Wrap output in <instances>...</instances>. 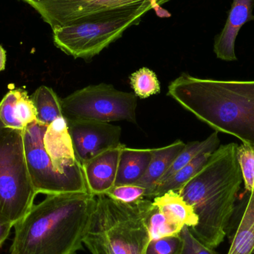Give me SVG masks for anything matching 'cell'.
Masks as SVG:
<instances>
[{"instance_id": "obj_1", "label": "cell", "mask_w": 254, "mask_h": 254, "mask_svg": "<svg viewBox=\"0 0 254 254\" xmlns=\"http://www.w3.org/2000/svg\"><path fill=\"white\" fill-rule=\"evenodd\" d=\"M95 204L89 192L48 195L13 226L10 254H76L83 249Z\"/></svg>"}, {"instance_id": "obj_2", "label": "cell", "mask_w": 254, "mask_h": 254, "mask_svg": "<svg viewBox=\"0 0 254 254\" xmlns=\"http://www.w3.org/2000/svg\"><path fill=\"white\" fill-rule=\"evenodd\" d=\"M237 147L236 143L219 146L202 168L177 191L198 216V224L190 230L210 249L220 246L226 237L243 184Z\"/></svg>"}, {"instance_id": "obj_3", "label": "cell", "mask_w": 254, "mask_h": 254, "mask_svg": "<svg viewBox=\"0 0 254 254\" xmlns=\"http://www.w3.org/2000/svg\"><path fill=\"white\" fill-rule=\"evenodd\" d=\"M167 95L216 131L254 146V80H219L182 73Z\"/></svg>"}, {"instance_id": "obj_4", "label": "cell", "mask_w": 254, "mask_h": 254, "mask_svg": "<svg viewBox=\"0 0 254 254\" xmlns=\"http://www.w3.org/2000/svg\"><path fill=\"white\" fill-rule=\"evenodd\" d=\"M158 8L152 0H140L81 16L53 29L54 43L76 59H91L121 38L127 28L139 24L143 14Z\"/></svg>"}, {"instance_id": "obj_5", "label": "cell", "mask_w": 254, "mask_h": 254, "mask_svg": "<svg viewBox=\"0 0 254 254\" xmlns=\"http://www.w3.org/2000/svg\"><path fill=\"white\" fill-rule=\"evenodd\" d=\"M151 199L131 204L108 195H96L95 204L84 240L102 246L110 254H145L150 241L144 220Z\"/></svg>"}, {"instance_id": "obj_6", "label": "cell", "mask_w": 254, "mask_h": 254, "mask_svg": "<svg viewBox=\"0 0 254 254\" xmlns=\"http://www.w3.org/2000/svg\"><path fill=\"white\" fill-rule=\"evenodd\" d=\"M37 193L27 164L23 130L0 120V219L14 226L34 205Z\"/></svg>"}, {"instance_id": "obj_7", "label": "cell", "mask_w": 254, "mask_h": 254, "mask_svg": "<svg viewBox=\"0 0 254 254\" xmlns=\"http://www.w3.org/2000/svg\"><path fill=\"white\" fill-rule=\"evenodd\" d=\"M137 97L118 90L113 85L100 83L75 91L61 99L66 120L136 123Z\"/></svg>"}, {"instance_id": "obj_8", "label": "cell", "mask_w": 254, "mask_h": 254, "mask_svg": "<svg viewBox=\"0 0 254 254\" xmlns=\"http://www.w3.org/2000/svg\"><path fill=\"white\" fill-rule=\"evenodd\" d=\"M47 127L34 122L23 130L28 170L37 194L89 192L84 175L61 174L54 168L43 144Z\"/></svg>"}, {"instance_id": "obj_9", "label": "cell", "mask_w": 254, "mask_h": 254, "mask_svg": "<svg viewBox=\"0 0 254 254\" xmlns=\"http://www.w3.org/2000/svg\"><path fill=\"white\" fill-rule=\"evenodd\" d=\"M66 122L76 158L81 165L107 149L121 144L122 129L119 126L95 121Z\"/></svg>"}, {"instance_id": "obj_10", "label": "cell", "mask_w": 254, "mask_h": 254, "mask_svg": "<svg viewBox=\"0 0 254 254\" xmlns=\"http://www.w3.org/2000/svg\"><path fill=\"white\" fill-rule=\"evenodd\" d=\"M140 0H45L34 6L52 30L77 18L117 8ZM161 7L170 0H152Z\"/></svg>"}, {"instance_id": "obj_11", "label": "cell", "mask_w": 254, "mask_h": 254, "mask_svg": "<svg viewBox=\"0 0 254 254\" xmlns=\"http://www.w3.org/2000/svg\"><path fill=\"white\" fill-rule=\"evenodd\" d=\"M43 144L57 172L61 174H83L82 165L74 153L65 118H59L47 127Z\"/></svg>"}, {"instance_id": "obj_12", "label": "cell", "mask_w": 254, "mask_h": 254, "mask_svg": "<svg viewBox=\"0 0 254 254\" xmlns=\"http://www.w3.org/2000/svg\"><path fill=\"white\" fill-rule=\"evenodd\" d=\"M124 146L121 143L107 149L82 165L89 193L95 196L103 195L115 186Z\"/></svg>"}, {"instance_id": "obj_13", "label": "cell", "mask_w": 254, "mask_h": 254, "mask_svg": "<svg viewBox=\"0 0 254 254\" xmlns=\"http://www.w3.org/2000/svg\"><path fill=\"white\" fill-rule=\"evenodd\" d=\"M254 0H233L225 26L215 38L213 51L219 59L237 61L235 43L242 27L254 20Z\"/></svg>"}, {"instance_id": "obj_14", "label": "cell", "mask_w": 254, "mask_h": 254, "mask_svg": "<svg viewBox=\"0 0 254 254\" xmlns=\"http://www.w3.org/2000/svg\"><path fill=\"white\" fill-rule=\"evenodd\" d=\"M185 146L186 143L178 140L164 147L152 149V157L149 167L143 177L135 184L146 189V198L150 199L155 187Z\"/></svg>"}, {"instance_id": "obj_15", "label": "cell", "mask_w": 254, "mask_h": 254, "mask_svg": "<svg viewBox=\"0 0 254 254\" xmlns=\"http://www.w3.org/2000/svg\"><path fill=\"white\" fill-rule=\"evenodd\" d=\"M152 157V149H131L124 146L115 186L135 185L146 173Z\"/></svg>"}, {"instance_id": "obj_16", "label": "cell", "mask_w": 254, "mask_h": 254, "mask_svg": "<svg viewBox=\"0 0 254 254\" xmlns=\"http://www.w3.org/2000/svg\"><path fill=\"white\" fill-rule=\"evenodd\" d=\"M153 203L173 225L190 228L198 224L193 208L176 191L170 190L153 198Z\"/></svg>"}, {"instance_id": "obj_17", "label": "cell", "mask_w": 254, "mask_h": 254, "mask_svg": "<svg viewBox=\"0 0 254 254\" xmlns=\"http://www.w3.org/2000/svg\"><path fill=\"white\" fill-rule=\"evenodd\" d=\"M248 192L246 207L228 254H254V189Z\"/></svg>"}, {"instance_id": "obj_18", "label": "cell", "mask_w": 254, "mask_h": 254, "mask_svg": "<svg viewBox=\"0 0 254 254\" xmlns=\"http://www.w3.org/2000/svg\"><path fill=\"white\" fill-rule=\"evenodd\" d=\"M31 101L37 112V122L49 126L59 118L64 117L61 99L52 88L41 86L31 95Z\"/></svg>"}, {"instance_id": "obj_19", "label": "cell", "mask_w": 254, "mask_h": 254, "mask_svg": "<svg viewBox=\"0 0 254 254\" xmlns=\"http://www.w3.org/2000/svg\"><path fill=\"white\" fill-rule=\"evenodd\" d=\"M219 143H220V140H219L218 131H215L202 141H192L186 143V146L184 148L183 150L176 157L170 168L167 170L156 186L165 182L179 170H182L183 167L188 165L190 161L202 152L206 151L214 152L219 147Z\"/></svg>"}, {"instance_id": "obj_20", "label": "cell", "mask_w": 254, "mask_h": 254, "mask_svg": "<svg viewBox=\"0 0 254 254\" xmlns=\"http://www.w3.org/2000/svg\"><path fill=\"white\" fill-rule=\"evenodd\" d=\"M213 152L211 151L202 152L190 161L188 165L167 179L165 182L155 187L151 195V198L160 196L168 191H179L190 179H192L202 168Z\"/></svg>"}, {"instance_id": "obj_21", "label": "cell", "mask_w": 254, "mask_h": 254, "mask_svg": "<svg viewBox=\"0 0 254 254\" xmlns=\"http://www.w3.org/2000/svg\"><path fill=\"white\" fill-rule=\"evenodd\" d=\"M144 220L150 240L180 234L182 228L170 222L164 213L151 201L145 212Z\"/></svg>"}, {"instance_id": "obj_22", "label": "cell", "mask_w": 254, "mask_h": 254, "mask_svg": "<svg viewBox=\"0 0 254 254\" xmlns=\"http://www.w3.org/2000/svg\"><path fill=\"white\" fill-rule=\"evenodd\" d=\"M130 85L134 95L140 99L149 98L161 92V85L156 74L146 67L131 74Z\"/></svg>"}, {"instance_id": "obj_23", "label": "cell", "mask_w": 254, "mask_h": 254, "mask_svg": "<svg viewBox=\"0 0 254 254\" xmlns=\"http://www.w3.org/2000/svg\"><path fill=\"white\" fill-rule=\"evenodd\" d=\"M237 161L247 192L254 189V146L243 143L237 147Z\"/></svg>"}, {"instance_id": "obj_24", "label": "cell", "mask_w": 254, "mask_h": 254, "mask_svg": "<svg viewBox=\"0 0 254 254\" xmlns=\"http://www.w3.org/2000/svg\"><path fill=\"white\" fill-rule=\"evenodd\" d=\"M15 117L19 125L25 129L28 125L37 122L35 107L23 89H17V98L14 106Z\"/></svg>"}, {"instance_id": "obj_25", "label": "cell", "mask_w": 254, "mask_h": 254, "mask_svg": "<svg viewBox=\"0 0 254 254\" xmlns=\"http://www.w3.org/2000/svg\"><path fill=\"white\" fill-rule=\"evenodd\" d=\"M183 240L180 234L167 236L149 241L145 254H180Z\"/></svg>"}, {"instance_id": "obj_26", "label": "cell", "mask_w": 254, "mask_h": 254, "mask_svg": "<svg viewBox=\"0 0 254 254\" xmlns=\"http://www.w3.org/2000/svg\"><path fill=\"white\" fill-rule=\"evenodd\" d=\"M105 195L116 201L131 204L146 198V190L135 185H119L113 187Z\"/></svg>"}, {"instance_id": "obj_27", "label": "cell", "mask_w": 254, "mask_h": 254, "mask_svg": "<svg viewBox=\"0 0 254 254\" xmlns=\"http://www.w3.org/2000/svg\"><path fill=\"white\" fill-rule=\"evenodd\" d=\"M17 98V89L9 91L0 101V120L7 128L24 130L15 117L14 106Z\"/></svg>"}, {"instance_id": "obj_28", "label": "cell", "mask_w": 254, "mask_h": 254, "mask_svg": "<svg viewBox=\"0 0 254 254\" xmlns=\"http://www.w3.org/2000/svg\"><path fill=\"white\" fill-rule=\"evenodd\" d=\"M179 234L183 240L180 254H218L214 249H210L198 240L188 227H184Z\"/></svg>"}, {"instance_id": "obj_29", "label": "cell", "mask_w": 254, "mask_h": 254, "mask_svg": "<svg viewBox=\"0 0 254 254\" xmlns=\"http://www.w3.org/2000/svg\"><path fill=\"white\" fill-rule=\"evenodd\" d=\"M13 225L0 219V248L4 244L10 235V230Z\"/></svg>"}, {"instance_id": "obj_30", "label": "cell", "mask_w": 254, "mask_h": 254, "mask_svg": "<svg viewBox=\"0 0 254 254\" xmlns=\"http://www.w3.org/2000/svg\"><path fill=\"white\" fill-rule=\"evenodd\" d=\"M83 244L86 246V248L89 249V252L92 254H110L102 246H99V245L93 243V242L84 240Z\"/></svg>"}, {"instance_id": "obj_31", "label": "cell", "mask_w": 254, "mask_h": 254, "mask_svg": "<svg viewBox=\"0 0 254 254\" xmlns=\"http://www.w3.org/2000/svg\"><path fill=\"white\" fill-rule=\"evenodd\" d=\"M6 52L4 48L0 45V71L5 69Z\"/></svg>"}, {"instance_id": "obj_32", "label": "cell", "mask_w": 254, "mask_h": 254, "mask_svg": "<svg viewBox=\"0 0 254 254\" xmlns=\"http://www.w3.org/2000/svg\"><path fill=\"white\" fill-rule=\"evenodd\" d=\"M23 1H26L31 7H34L36 4H39V3L42 2L45 0H23Z\"/></svg>"}]
</instances>
